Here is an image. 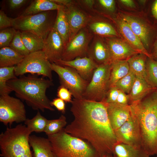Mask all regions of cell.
Wrapping results in <instances>:
<instances>
[{"label":"cell","mask_w":157,"mask_h":157,"mask_svg":"<svg viewBox=\"0 0 157 157\" xmlns=\"http://www.w3.org/2000/svg\"><path fill=\"white\" fill-rule=\"evenodd\" d=\"M71 104L70 110L74 118L64 128L65 131L88 142L101 157L113 156L114 147L118 142L105 103L74 98Z\"/></svg>","instance_id":"6da1fadb"},{"label":"cell","mask_w":157,"mask_h":157,"mask_svg":"<svg viewBox=\"0 0 157 157\" xmlns=\"http://www.w3.org/2000/svg\"><path fill=\"white\" fill-rule=\"evenodd\" d=\"M130 105L138 122L142 147L149 156L157 155V89Z\"/></svg>","instance_id":"7a4b0ae2"},{"label":"cell","mask_w":157,"mask_h":157,"mask_svg":"<svg viewBox=\"0 0 157 157\" xmlns=\"http://www.w3.org/2000/svg\"><path fill=\"white\" fill-rule=\"evenodd\" d=\"M53 80L29 75L19 76L7 82L15 95L34 110L54 111L46 95L47 89L53 85Z\"/></svg>","instance_id":"3957f363"},{"label":"cell","mask_w":157,"mask_h":157,"mask_svg":"<svg viewBox=\"0 0 157 157\" xmlns=\"http://www.w3.org/2000/svg\"><path fill=\"white\" fill-rule=\"evenodd\" d=\"M54 157H101L89 143L66 133L64 128L48 135Z\"/></svg>","instance_id":"277c9868"},{"label":"cell","mask_w":157,"mask_h":157,"mask_svg":"<svg viewBox=\"0 0 157 157\" xmlns=\"http://www.w3.org/2000/svg\"><path fill=\"white\" fill-rule=\"evenodd\" d=\"M31 131L25 125L7 127L0 134L1 157H33L29 139Z\"/></svg>","instance_id":"5b68a950"},{"label":"cell","mask_w":157,"mask_h":157,"mask_svg":"<svg viewBox=\"0 0 157 157\" xmlns=\"http://www.w3.org/2000/svg\"><path fill=\"white\" fill-rule=\"evenodd\" d=\"M51 11L13 18L12 27L20 31L32 33L45 40L53 28L55 20Z\"/></svg>","instance_id":"8992f818"},{"label":"cell","mask_w":157,"mask_h":157,"mask_svg":"<svg viewBox=\"0 0 157 157\" xmlns=\"http://www.w3.org/2000/svg\"><path fill=\"white\" fill-rule=\"evenodd\" d=\"M52 71L51 62L42 50L30 52L15 66L16 76L30 73L41 75L52 80Z\"/></svg>","instance_id":"52a82bcc"},{"label":"cell","mask_w":157,"mask_h":157,"mask_svg":"<svg viewBox=\"0 0 157 157\" xmlns=\"http://www.w3.org/2000/svg\"><path fill=\"white\" fill-rule=\"evenodd\" d=\"M111 63L103 64L96 68L83 95V98L101 102L108 89Z\"/></svg>","instance_id":"ba28073f"},{"label":"cell","mask_w":157,"mask_h":157,"mask_svg":"<svg viewBox=\"0 0 157 157\" xmlns=\"http://www.w3.org/2000/svg\"><path fill=\"white\" fill-rule=\"evenodd\" d=\"M53 71L58 75L61 85L67 88L75 98H83L89 82L83 79L74 68L51 63Z\"/></svg>","instance_id":"9c48e42d"},{"label":"cell","mask_w":157,"mask_h":157,"mask_svg":"<svg viewBox=\"0 0 157 157\" xmlns=\"http://www.w3.org/2000/svg\"><path fill=\"white\" fill-rule=\"evenodd\" d=\"M25 106L19 99L9 95L0 96V122L11 127L14 122H24L27 119Z\"/></svg>","instance_id":"30bf717a"},{"label":"cell","mask_w":157,"mask_h":157,"mask_svg":"<svg viewBox=\"0 0 157 157\" xmlns=\"http://www.w3.org/2000/svg\"><path fill=\"white\" fill-rule=\"evenodd\" d=\"M94 35L87 26L81 30L66 44L61 60L69 61L78 57L87 56L89 45Z\"/></svg>","instance_id":"8fae6325"},{"label":"cell","mask_w":157,"mask_h":157,"mask_svg":"<svg viewBox=\"0 0 157 157\" xmlns=\"http://www.w3.org/2000/svg\"><path fill=\"white\" fill-rule=\"evenodd\" d=\"M64 10L70 29V39L81 30L87 27L94 16L83 9L76 0L64 6Z\"/></svg>","instance_id":"7c38bea8"},{"label":"cell","mask_w":157,"mask_h":157,"mask_svg":"<svg viewBox=\"0 0 157 157\" xmlns=\"http://www.w3.org/2000/svg\"><path fill=\"white\" fill-rule=\"evenodd\" d=\"M114 132L118 142L142 147L138 122L132 114L129 119Z\"/></svg>","instance_id":"4fadbf2b"},{"label":"cell","mask_w":157,"mask_h":157,"mask_svg":"<svg viewBox=\"0 0 157 157\" xmlns=\"http://www.w3.org/2000/svg\"><path fill=\"white\" fill-rule=\"evenodd\" d=\"M108 47L111 62L118 60H127L132 56L140 53L124 40L115 37L104 39Z\"/></svg>","instance_id":"5bb4252c"},{"label":"cell","mask_w":157,"mask_h":157,"mask_svg":"<svg viewBox=\"0 0 157 157\" xmlns=\"http://www.w3.org/2000/svg\"><path fill=\"white\" fill-rule=\"evenodd\" d=\"M97 65L111 63L109 52L104 39L94 35L89 47L87 56Z\"/></svg>","instance_id":"9a60e30c"},{"label":"cell","mask_w":157,"mask_h":157,"mask_svg":"<svg viewBox=\"0 0 157 157\" xmlns=\"http://www.w3.org/2000/svg\"><path fill=\"white\" fill-rule=\"evenodd\" d=\"M54 63L74 68L83 79L89 82L92 78L94 70L98 66L87 56L78 57L73 60L67 61L60 59Z\"/></svg>","instance_id":"2e32d148"},{"label":"cell","mask_w":157,"mask_h":157,"mask_svg":"<svg viewBox=\"0 0 157 157\" xmlns=\"http://www.w3.org/2000/svg\"><path fill=\"white\" fill-rule=\"evenodd\" d=\"M65 46L62 39L53 27L45 40L42 50L51 62L61 59Z\"/></svg>","instance_id":"e0dca14e"},{"label":"cell","mask_w":157,"mask_h":157,"mask_svg":"<svg viewBox=\"0 0 157 157\" xmlns=\"http://www.w3.org/2000/svg\"><path fill=\"white\" fill-rule=\"evenodd\" d=\"M105 104L110 124L115 131L131 117L132 114L130 105Z\"/></svg>","instance_id":"ac0fdd59"},{"label":"cell","mask_w":157,"mask_h":157,"mask_svg":"<svg viewBox=\"0 0 157 157\" xmlns=\"http://www.w3.org/2000/svg\"><path fill=\"white\" fill-rule=\"evenodd\" d=\"M118 30L124 41L140 53L152 58L139 38L132 31L126 22L122 18L115 19Z\"/></svg>","instance_id":"d6986e66"},{"label":"cell","mask_w":157,"mask_h":157,"mask_svg":"<svg viewBox=\"0 0 157 157\" xmlns=\"http://www.w3.org/2000/svg\"><path fill=\"white\" fill-rule=\"evenodd\" d=\"M122 18L126 22L132 31L140 40L145 48H148L150 31L146 24L140 19L130 15H123Z\"/></svg>","instance_id":"ffe728a7"},{"label":"cell","mask_w":157,"mask_h":157,"mask_svg":"<svg viewBox=\"0 0 157 157\" xmlns=\"http://www.w3.org/2000/svg\"><path fill=\"white\" fill-rule=\"evenodd\" d=\"M33 157H54L51 143L47 138L30 135L29 139Z\"/></svg>","instance_id":"44dd1931"},{"label":"cell","mask_w":157,"mask_h":157,"mask_svg":"<svg viewBox=\"0 0 157 157\" xmlns=\"http://www.w3.org/2000/svg\"><path fill=\"white\" fill-rule=\"evenodd\" d=\"M156 89L143 78L135 76L134 84L128 94L130 104L141 100Z\"/></svg>","instance_id":"7402d4cb"},{"label":"cell","mask_w":157,"mask_h":157,"mask_svg":"<svg viewBox=\"0 0 157 157\" xmlns=\"http://www.w3.org/2000/svg\"><path fill=\"white\" fill-rule=\"evenodd\" d=\"M87 27L94 35L101 37H115L118 34L114 27L110 23L99 20L94 16Z\"/></svg>","instance_id":"603a6c76"},{"label":"cell","mask_w":157,"mask_h":157,"mask_svg":"<svg viewBox=\"0 0 157 157\" xmlns=\"http://www.w3.org/2000/svg\"><path fill=\"white\" fill-rule=\"evenodd\" d=\"M64 7L51 0H35L32 2L19 16H24L47 11L57 10Z\"/></svg>","instance_id":"cb8c5ba5"},{"label":"cell","mask_w":157,"mask_h":157,"mask_svg":"<svg viewBox=\"0 0 157 157\" xmlns=\"http://www.w3.org/2000/svg\"><path fill=\"white\" fill-rule=\"evenodd\" d=\"M113 156L117 157H149L142 147L118 142L115 146Z\"/></svg>","instance_id":"d4e9b609"},{"label":"cell","mask_w":157,"mask_h":157,"mask_svg":"<svg viewBox=\"0 0 157 157\" xmlns=\"http://www.w3.org/2000/svg\"><path fill=\"white\" fill-rule=\"evenodd\" d=\"M129 70V65L127 60H118L112 62L109 88L113 86L117 81L126 75Z\"/></svg>","instance_id":"484cf974"},{"label":"cell","mask_w":157,"mask_h":157,"mask_svg":"<svg viewBox=\"0 0 157 157\" xmlns=\"http://www.w3.org/2000/svg\"><path fill=\"white\" fill-rule=\"evenodd\" d=\"M64 7L57 10L53 27L61 37L65 46L70 37V31L64 11Z\"/></svg>","instance_id":"4316f807"},{"label":"cell","mask_w":157,"mask_h":157,"mask_svg":"<svg viewBox=\"0 0 157 157\" xmlns=\"http://www.w3.org/2000/svg\"><path fill=\"white\" fill-rule=\"evenodd\" d=\"M24 57L9 47L1 48L0 67L15 66L20 63Z\"/></svg>","instance_id":"83f0119b"},{"label":"cell","mask_w":157,"mask_h":157,"mask_svg":"<svg viewBox=\"0 0 157 157\" xmlns=\"http://www.w3.org/2000/svg\"><path fill=\"white\" fill-rule=\"evenodd\" d=\"M147 57L142 53L136 54L127 60L130 70L135 76L143 78L147 81L146 72Z\"/></svg>","instance_id":"f1b7e54d"},{"label":"cell","mask_w":157,"mask_h":157,"mask_svg":"<svg viewBox=\"0 0 157 157\" xmlns=\"http://www.w3.org/2000/svg\"><path fill=\"white\" fill-rule=\"evenodd\" d=\"M21 32L22 40L30 53L43 49L45 40L42 38L32 33L26 31Z\"/></svg>","instance_id":"f546056e"},{"label":"cell","mask_w":157,"mask_h":157,"mask_svg":"<svg viewBox=\"0 0 157 157\" xmlns=\"http://www.w3.org/2000/svg\"><path fill=\"white\" fill-rule=\"evenodd\" d=\"M106 104L129 105V98L127 94L115 86L110 87L102 101Z\"/></svg>","instance_id":"4dcf8cb0"},{"label":"cell","mask_w":157,"mask_h":157,"mask_svg":"<svg viewBox=\"0 0 157 157\" xmlns=\"http://www.w3.org/2000/svg\"><path fill=\"white\" fill-rule=\"evenodd\" d=\"M15 66L0 67V95H9L12 90L7 84V82L17 78Z\"/></svg>","instance_id":"1f68e13d"},{"label":"cell","mask_w":157,"mask_h":157,"mask_svg":"<svg viewBox=\"0 0 157 157\" xmlns=\"http://www.w3.org/2000/svg\"><path fill=\"white\" fill-rule=\"evenodd\" d=\"M48 120L38 111L34 117L31 119L27 118L24 123L32 133H40L44 132Z\"/></svg>","instance_id":"d6a6232c"},{"label":"cell","mask_w":157,"mask_h":157,"mask_svg":"<svg viewBox=\"0 0 157 157\" xmlns=\"http://www.w3.org/2000/svg\"><path fill=\"white\" fill-rule=\"evenodd\" d=\"M67 123L66 118L63 115L56 119L48 120L44 132L47 135L56 134L64 128Z\"/></svg>","instance_id":"836d02e7"},{"label":"cell","mask_w":157,"mask_h":157,"mask_svg":"<svg viewBox=\"0 0 157 157\" xmlns=\"http://www.w3.org/2000/svg\"><path fill=\"white\" fill-rule=\"evenodd\" d=\"M147 82L157 89V61L148 57L146 61Z\"/></svg>","instance_id":"e575fe53"},{"label":"cell","mask_w":157,"mask_h":157,"mask_svg":"<svg viewBox=\"0 0 157 157\" xmlns=\"http://www.w3.org/2000/svg\"><path fill=\"white\" fill-rule=\"evenodd\" d=\"M135 78V74L130 70L126 75L117 81L113 86L128 94L131 89Z\"/></svg>","instance_id":"d590c367"},{"label":"cell","mask_w":157,"mask_h":157,"mask_svg":"<svg viewBox=\"0 0 157 157\" xmlns=\"http://www.w3.org/2000/svg\"><path fill=\"white\" fill-rule=\"evenodd\" d=\"M21 32L17 31L9 47L20 54L25 56L30 52L25 47L22 39Z\"/></svg>","instance_id":"8d00e7d4"},{"label":"cell","mask_w":157,"mask_h":157,"mask_svg":"<svg viewBox=\"0 0 157 157\" xmlns=\"http://www.w3.org/2000/svg\"><path fill=\"white\" fill-rule=\"evenodd\" d=\"M16 31L13 27L8 28L0 30V48L9 47Z\"/></svg>","instance_id":"74e56055"},{"label":"cell","mask_w":157,"mask_h":157,"mask_svg":"<svg viewBox=\"0 0 157 157\" xmlns=\"http://www.w3.org/2000/svg\"><path fill=\"white\" fill-rule=\"evenodd\" d=\"M76 3L83 9L93 16L97 13L95 8L96 0H76Z\"/></svg>","instance_id":"f35d334b"},{"label":"cell","mask_w":157,"mask_h":157,"mask_svg":"<svg viewBox=\"0 0 157 157\" xmlns=\"http://www.w3.org/2000/svg\"><path fill=\"white\" fill-rule=\"evenodd\" d=\"M72 96L71 92L65 87L60 85L58 88L57 96L65 103H72Z\"/></svg>","instance_id":"ab89813d"},{"label":"cell","mask_w":157,"mask_h":157,"mask_svg":"<svg viewBox=\"0 0 157 157\" xmlns=\"http://www.w3.org/2000/svg\"><path fill=\"white\" fill-rule=\"evenodd\" d=\"M95 4L109 12L113 13L115 9V1L113 0H96Z\"/></svg>","instance_id":"60d3db41"},{"label":"cell","mask_w":157,"mask_h":157,"mask_svg":"<svg viewBox=\"0 0 157 157\" xmlns=\"http://www.w3.org/2000/svg\"><path fill=\"white\" fill-rule=\"evenodd\" d=\"M13 18L8 17L4 12L0 11V30L13 26Z\"/></svg>","instance_id":"b9f144b4"},{"label":"cell","mask_w":157,"mask_h":157,"mask_svg":"<svg viewBox=\"0 0 157 157\" xmlns=\"http://www.w3.org/2000/svg\"><path fill=\"white\" fill-rule=\"evenodd\" d=\"M65 102L61 99L58 97L53 99L51 101L52 106H54L59 111L63 114L65 112Z\"/></svg>","instance_id":"7bdbcfd3"},{"label":"cell","mask_w":157,"mask_h":157,"mask_svg":"<svg viewBox=\"0 0 157 157\" xmlns=\"http://www.w3.org/2000/svg\"><path fill=\"white\" fill-rule=\"evenodd\" d=\"M28 1L26 0H9L8 2L10 8L15 9L22 7Z\"/></svg>","instance_id":"ee69618b"},{"label":"cell","mask_w":157,"mask_h":157,"mask_svg":"<svg viewBox=\"0 0 157 157\" xmlns=\"http://www.w3.org/2000/svg\"><path fill=\"white\" fill-rule=\"evenodd\" d=\"M61 5L66 6L73 2L72 0H51Z\"/></svg>","instance_id":"f6af8a7d"},{"label":"cell","mask_w":157,"mask_h":157,"mask_svg":"<svg viewBox=\"0 0 157 157\" xmlns=\"http://www.w3.org/2000/svg\"><path fill=\"white\" fill-rule=\"evenodd\" d=\"M124 5L128 7L133 8L135 7L134 1L132 0H121L119 1Z\"/></svg>","instance_id":"bcb514c9"},{"label":"cell","mask_w":157,"mask_h":157,"mask_svg":"<svg viewBox=\"0 0 157 157\" xmlns=\"http://www.w3.org/2000/svg\"><path fill=\"white\" fill-rule=\"evenodd\" d=\"M151 12L154 17L157 19V0L155 1L153 4Z\"/></svg>","instance_id":"7dc6e473"},{"label":"cell","mask_w":157,"mask_h":157,"mask_svg":"<svg viewBox=\"0 0 157 157\" xmlns=\"http://www.w3.org/2000/svg\"><path fill=\"white\" fill-rule=\"evenodd\" d=\"M155 54L157 57V42L155 47Z\"/></svg>","instance_id":"c3c4849f"},{"label":"cell","mask_w":157,"mask_h":157,"mask_svg":"<svg viewBox=\"0 0 157 157\" xmlns=\"http://www.w3.org/2000/svg\"><path fill=\"white\" fill-rule=\"evenodd\" d=\"M113 156H102V157H113Z\"/></svg>","instance_id":"681fc988"},{"label":"cell","mask_w":157,"mask_h":157,"mask_svg":"<svg viewBox=\"0 0 157 157\" xmlns=\"http://www.w3.org/2000/svg\"><path fill=\"white\" fill-rule=\"evenodd\" d=\"M113 157H116L115 156H113Z\"/></svg>","instance_id":"f907efd6"},{"label":"cell","mask_w":157,"mask_h":157,"mask_svg":"<svg viewBox=\"0 0 157 157\" xmlns=\"http://www.w3.org/2000/svg\"></svg>","instance_id":"816d5d0a"}]
</instances>
